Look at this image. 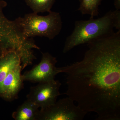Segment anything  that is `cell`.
I'll return each instance as SVG.
<instances>
[{"instance_id": "4", "label": "cell", "mask_w": 120, "mask_h": 120, "mask_svg": "<svg viewBox=\"0 0 120 120\" xmlns=\"http://www.w3.org/2000/svg\"><path fill=\"white\" fill-rule=\"evenodd\" d=\"M15 20L26 39L38 36L52 39L60 34L62 28L60 13L52 11L46 16L39 15L33 12Z\"/></svg>"}, {"instance_id": "5", "label": "cell", "mask_w": 120, "mask_h": 120, "mask_svg": "<svg viewBox=\"0 0 120 120\" xmlns=\"http://www.w3.org/2000/svg\"><path fill=\"white\" fill-rule=\"evenodd\" d=\"M68 97L61 99L49 107L39 110L37 120H82L87 112L75 105Z\"/></svg>"}, {"instance_id": "12", "label": "cell", "mask_w": 120, "mask_h": 120, "mask_svg": "<svg viewBox=\"0 0 120 120\" xmlns=\"http://www.w3.org/2000/svg\"><path fill=\"white\" fill-rule=\"evenodd\" d=\"M114 5L116 10H120V0H114Z\"/></svg>"}, {"instance_id": "1", "label": "cell", "mask_w": 120, "mask_h": 120, "mask_svg": "<svg viewBox=\"0 0 120 120\" xmlns=\"http://www.w3.org/2000/svg\"><path fill=\"white\" fill-rule=\"evenodd\" d=\"M83 59L60 68L68 97L97 120H120V30L87 43Z\"/></svg>"}, {"instance_id": "9", "label": "cell", "mask_w": 120, "mask_h": 120, "mask_svg": "<svg viewBox=\"0 0 120 120\" xmlns=\"http://www.w3.org/2000/svg\"><path fill=\"white\" fill-rule=\"evenodd\" d=\"M36 104L27 99L12 114L15 120H37L39 110Z\"/></svg>"}, {"instance_id": "3", "label": "cell", "mask_w": 120, "mask_h": 120, "mask_svg": "<svg viewBox=\"0 0 120 120\" xmlns=\"http://www.w3.org/2000/svg\"><path fill=\"white\" fill-rule=\"evenodd\" d=\"M7 3L0 0V54L13 50L17 52L22 60L30 58L37 45L32 38H25L15 20L8 19L4 13Z\"/></svg>"}, {"instance_id": "7", "label": "cell", "mask_w": 120, "mask_h": 120, "mask_svg": "<svg viewBox=\"0 0 120 120\" xmlns=\"http://www.w3.org/2000/svg\"><path fill=\"white\" fill-rule=\"evenodd\" d=\"M61 83L54 79L49 82L39 83L37 86L30 88L27 95L28 99L42 109L53 105L57 101Z\"/></svg>"}, {"instance_id": "6", "label": "cell", "mask_w": 120, "mask_h": 120, "mask_svg": "<svg viewBox=\"0 0 120 120\" xmlns=\"http://www.w3.org/2000/svg\"><path fill=\"white\" fill-rule=\"evenodd\" d=\"M57 62L56 57L49 53H42L38 64L22 75L24 81L39 83L55 79L56 75L61 73L60 68L56 67Z\"/></svg>"}, {"instance_id": "11", "label": "cell", "mask_w": 120, "mask_h": 120, "mask_svg": "<svg viewBox=\"0 0 120 120\" xmlns=\"http://www.w3.org/2000/svg\"><path fill=\"white\" fill-rule=\"evenodd\" d=\"M56 0H26L27 5L36 13L51 11Z\"/></svg>"}, {"instance_id": "10", "label": "cell", "mask_w": 120, "mask_h": 120, "mask_svg": "<svg viewBox=\"0 0 120 120\" xmlns=\"http://www.w3.org/2000/svg\"><path fill=\"white\" fill-rule=\"evenodd\" d=\"M102 0H79L80 4L78 10L82 15H90L94 18L99 15L98 7Z\"/></svg>"}, {"instance_id": "8", "label": "cell", "mask_w": 120, "mask_h": 120, "mask_svg": "<svg viewBox=\"0 0 120 120\" xmlns=\"http://www.w3.org/2000/svg\"><path fill=\"white\" fill-rule=\"evenodd\" d=\"M22 65L19 54L15 51L0 54V89L3 82L15 68Z\"/></svg>"}, {"instance_id": "2", "label": "cell", "mask_w": 120, "mask_h": 120, "mask_svg": "<svg viewBox=\"0 0 120 120\" xmlns=\"http://www.w3.org/2000/svg\"><path fill=\"white\" fill-rule=\"evenodd\" d=\"M75 28L66 39L63 52L65 53L75 47L87 43L94 39L120 30V11H110L97 19L75 22Z\"/></svg>"}]
</instances>
